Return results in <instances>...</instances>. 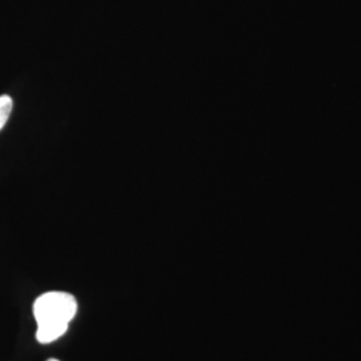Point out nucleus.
<instances>
[{"label":"nucleus","mask_w":361,"mask_h":361,"mask_svg":"<svg viewBox=\"0 0 361 361\" xmlns=\"http://www.w3.org/2000/svg\"><path fill=\"white\" fill-rule=\"evenodd\" d=\"M77 300L65 292H47L34 302V316L38 324L37 340L49 344L65 335L68 324L77 314Z\"/></svg>","instance_id":"obj_1"},{"label":"nucleus","mask_w":361,"mask_h":361,"mask_svg":"<svg viewBox=\"0 0 361 361\" xmlns=\"http://www.w3.org/2000/svg\"><path fill=\"white\" fill-rule=\"evenodd\" d=\"M13 99L8 95L0 97V130L3 129L13 111Z\"/></svg>","instance_id":"obj_2"},{"label":"nucleus","mask_w":361,"mask_h":361,"mask_svg":"<svg viewBox=\"0 0 361 361\" xmlns=\"http://www.w3.org/2000/svg\"><path fill=\"white\" fill-rule=\"evenodd\" d=\"M47 361H59V360H56V359H50V360H47Z\"/></svg>","instance_id":"obj_3"}]
</instances>
